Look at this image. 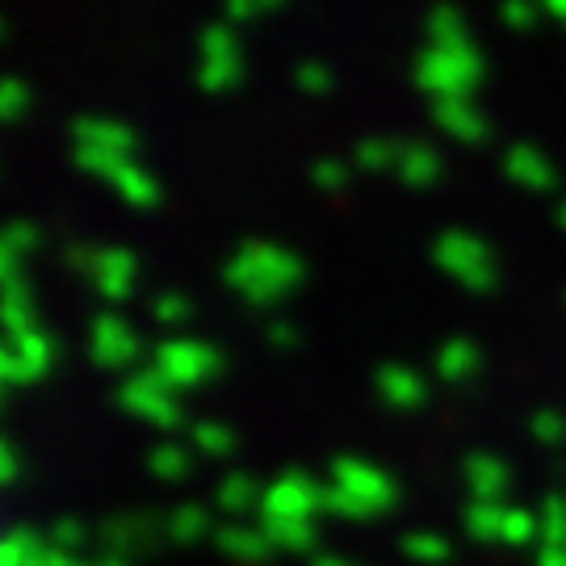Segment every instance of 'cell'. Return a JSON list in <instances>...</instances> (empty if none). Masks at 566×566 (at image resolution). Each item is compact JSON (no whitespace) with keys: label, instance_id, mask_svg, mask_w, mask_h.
Segmentation results:
<instances>
[{"label":"cell","instance_id":"6da1fadb","mask_svg":"<svg viewBox=\"0 0 566 566\" xmlns=\"http://www.w3.org/2000/svg\"><path fill=\"white\" fill-rule=\"evenodd\" d=\"M223 282L252 306L282 303L294 285L303 282V261L282 243L248 240L235 248V256L223 264Z\"/></svg>","mask_w":566,"mask_h":566},{"label":"cell","instance_id":"7a4b0ae2","mask_svg":"<svg viewBox=\"0 0 566 566\" xmlns=\"http://www.w3.org/2000/svg\"><path fill=\"white\" fill-rule=\"evenodd\" d=\"M479 81H483V55L474 46H424L416 55V84L432 102L470 97Z\"/></svg>","mask_w":566,"mask_h":566},{"label":"cell","instance_id":"3957f363","mask_svg":"<svg viewBox=\"0 0 566 566\" xmlns=\"http://www.w3.org/2000/svg\"><path fill=\"white\" fill-rule=\"evenodd\" d=\"M147 369H156L172 390H185V386L210 382V378L223 369V357H219V348H214V344L168 336V340H160L156 348H151Z\"/></svg>","mask_w":566,"mask_h":566},{"label":"cell","instance_id":"277c9868","mask_svg":"<svg viewBox=\"0 0 566 566\" xmlns=\"http://www.w3.org/2000/svg\"><path fill=\"white\" fill-rule=\"evenodd\" d=\"M432 261L446 269L453 282H462L465 290L483 294L491 285L500 282V269H495V256L479 235L470 231H446L432 243Z\"/></svg>","mask_w":566,"mask_h":566},{"label":"cell","instance_id":"5b68a950","mask_svg":"<svg viewBox=\"0 0 566 566\" xmlns=\"http://www.w3.org/2000/svg\"><path fill=\"white\" fill-rule=\"evenodd\" d=\"M118 403L156 428H177L181 424V403L172 395V386L164 382L156 369H130L118 386Z\"/></svg>","mask_w":566,"mask_h":566},{"label":"cell","instance_id":"8992f818","mask_svg":"<svg viewBox=\"0 0 566 566\" xmlns=\"http://www.w3.org/2000/svg\"><path fill=\"white\" fill-rule=\"evenodd\" d=\"M324 512V483H315L306 470H285L282 479L264 486L261 516L277 521H315Z\"/></svg>","mask_w":566,"mask_h":566},{"label":"cell","instance_id":"52a82bcc","mask_svg":"<svg viewBox=\"0 0 566 566\" xmlns=\"http://www.w3.org/2000/svg\"><path fill=\"white\" fill-rule=\"evenodd\" d=\"M332 483L340 486V491H348L353 500H361L374 516L390 512L395 500H399L395 479H390L386 470H378L374 462H361V458H336V462H332Z\"/></svg>","mask_w":566,"mask_h":566},{"label":"cell","instance_id":"ba28073f","mask_svg":"<svg viewBox=\"0 0 566 566\" xmlns=\"http://www.w3.org/2000/svg\"><path fill=\"white\" fill-rule=\"evenodd\" d=\"M88 357L102 369H130L135 357H139L135 327L118 319V315H109V311L93 315V324H88Z\"/></svg>","mask_w":566,"mask_h":566},{"label":"cell","instance_id":"9c48e42d","mask_svg":"<svg viewBox=\"0 0 566 566\" xmlns=\"http://www.w3.org/2000/svg\"><path fill=\"white\" fill-rule=\"evenodd\" d=\"M84 277L93 282V290L102 294L105 303H122L135 290L139 261H135V252H126L118 243H105V248H93V261L84 269Z\"/></svg>","mask_w":566,"mask_h":566},{"label":"cell","instance_id":"30bf717a","mask_svg":"<svg viewBox=\"0 0 566 566\" xmlns=\"http://www.w3.org/2000/svg\"><path fill=\"white\" fill-rule=\"evenodd\" d=\"M214 546H219L223 558H231V563H240V566H261L264 558L273 554V542H269V533L261 528V521H256V525H248V521H227V525H219V533H214Z\"/></svg>","mask_w":566,"mask_h":566},{"label":"cell","instance_id":"8fae6325","mask_svg":"<svg viewBox=\"0 0 566 566\" xmlns=\"http://www.w3.org/2000/svg\"><path fill=\"white\" fill-rule=\"evenodd\" d=\"M72 139H76V147H102V151L130 156V147L139 143V135L118 118H105V114H81V118L72 122Z\"/></svg>","mask_w":566,"mask_h":566},{"label":"cell","instance_id":"7c38bea8","mask_svg":"<svg viewBox=\"0 0 566 566\" xmlns=\"http://www.w3.org/2000/svg\"><path fill=\"white\" fill-rule=\"evenodd\" d=\"M462 479L474 500H483V504H504V491H507V483H512V470H507V462L504 458H495V453H470V458L462 462Z\"/></svg>","mask_w":566,"mask_h":566},{"label":"cell","instance_id":"4fadbf2b","mask_svg":"<svg viewBox=\"0 0 566 566\" xmlns=\"http://www.w3.org/2000/svg\"><path fill=\"white\" fill-rule=\"evenodd\" d=\"M374 386H378V399H382L386 407H395V411H416V407H424L428 386L411 365H382Z\"/></svg>","mask_w":566,"mask_h":566},{"label":"cell","instance_id":"5bb4252c","mask_svg":"<svg viewBox=\"0 0 566 566\" xmlns=\"http://www.w3.org/2000/svg\"><path fill=\"white\" fill-rule=\"evenodd\" d=\"M432 122L446 130L449 139H458V143H483L486 139V118L479 114V105L470 102V97L432 102Z\"/></svg>","mask_w":566,"mask_h":566},{"label":"cell","instance_id":"9a60e30c","mask_svg":"<svg viewBox=\"0 0 566 566\" xmlns=\"http://www.w3.org/2000/svg\"><path fill=\"white\" fill-rule=\"evenodd\" d=\"M504 172L512 177L516 185H525V189H549L554 185V164L542 147H533V143H512L504 156Z\"/></svg>","mask_w":566,"mask_h":566},{"label":"cell","instance_id":"2e32d148","mask_svg":"<svg viewBox=\"0 0 566 566\" xmlns=\"http://www.w3.org/2000/svg\"><path fill=\"white\" fill-rule=\"evenodd\" d=\"M261 500H264V486L248 474V470H231V474H223L219 479V486H214V507L223 512V516H231V521H240L243 512H261Z\"/></svg>","mask_w":566,"mask_h":566},{"label":"cell","instance_id":"e0dca14e","mask_svg":"<svg viewBox=\"0 0 566 566\" xmlns=\"http://www.w3.org/2000/svg\"><path fill=\"white\" fill-rule=\"evenodd\" d=\"M479 365H483V353H479V344L465 340V336H449L437 348V378L441 382H465V378L479 374Z\"/></svg>","mask_w":566,"mask_h":566},{"label":"cell","instance_id":"ac0fdd59","mask_svg":"<svg viewBox=\"0 0 566 566\" xmlns=\"http://www.w3.org/2000/svg\"><path fill=\"white\" fill-rule=\"evenodd\" d=\"M164 533H168L172 546H198L202 537H214L219 528H214V521H210V512L202 504H177L164 521Z\"/></svg>","mask_w":566,"mask_h":566},{"label":"cell","instance_id":"d6986e66","mask_svg":"<svg viewBox=\"0 0 566 566\" xmlns=\"http://www.w3.org/2000/svg\"><path fill=\"white\" fill-rule=\"evenodd\" d=\"M395 177H399L403 185L424 189V185H432L437 177H441V151L428 147V143H403V156H399Z\"/></svg>","mask_w":566,"mask_h":566},{"label":"cell","instance_id":"ffe728a7","mask_svg":"<svg viewBox=\"0 0 566 566\" xmlns=\"http://www.w3.org/2000/svg\"><path fill=\"white\" fill-rule=\"evenodd\" d=\"M424 34H428V46H474V42H470V25H465V18L453 4L428 9Z\"/></svg>","mask_w":566,"mask_h":566},{"label":"cell","instance_id":"44dd1931","mask_svg":"<svg viewBox=\"0 0 566 566\" xmlns=\"http://www.w3.org/2000/svg\"><path fill=\"white\" fill-rule=\"evenodd\" d=\"M261 528L269 533L273 549H282V554H311V549H315V537H319L315 521H277V516H261Z\"/></svg>","mask_w":566,"mask_h":566},{"label":"cell","instance_id":"7402d4cb","mask_svg":"<svg viewBox=\"0 0 566 566\" xmlns=\"http://www.w3.org/2000/svg\"><path fill=\"white\" fill-rule=\"evenodd\" d=\"M114 189H118V198L126 206H139V210H147V206L160 202V185H156V177L147 172V168H139V164H122L118 172H114Z\"/></svg>","mask_w":566,"mask_h":566},{"label":"cell","instance_id":"603a6c76","mask_svg":"<svg viewBox=\"0 0 566 566\" xmlns=\"http://www.w3.org/2000/svg\"><path fill=\"white\" fill-rule=\"evenodd\" d=\"M9 348L18 353L21 369H25V382H34V378H42V374L51 369V336H46L42 327H30V332H21V336H9Z\"/></svg>","mask_w":566,"mask_h":566},{"label":"cell","instance_id":"cb8c5ba5","mask_svg":"<svg viewBox=\"0 0 566 566\" xmlns=\"http://www.w3.org/2000/svg\"><path fill=\"white\" fill-rule=\"evenodd\" d=\"M147 516H130V512H122V516H109L102 525V537H105V549L109 554H118V558H126L130 549L143 546V537H147Z\"/></svg>","mask_w":566,"mask_h":566},{"label":"cell","instance_id":"d4e9b609","mask_svg":"<svg viewBox=\"0 0 566 566\" xmlns=\"http://www.w3.org/2000/svg\"><path fill=\"white\" fill-rule=\"evenodd\" d=\"M504 516H507V504H483V500L465 504L462 512L465 533L474 542H504Z\"/></svg>","mask_w":566,"mask_h":566},{"label":"cell","instance_id":"484cf974","mask_svg":"<svg viewBox=\"0 0 566 566\" xmlns=\"http://www.w3.org/2000/svg\"><path fill=\"white\" fill-rule=\"evenodd\" d=\"M198 55H202V60L240 63V34H235L227 21H210V25L198 30Z\"/></svg>","mask_w":566,"mask_h":566},{"label":"cell","instance_id":"4316f807","mask_svg":"<svg viewBox=\"0 0 566 566\" xmlns=\"http://www.w3.org/2000/svg\"><path fill=\"white\" fill-rule=\"evenodd\" d=\"M399 156H403V143L395 139H361L353 147V164L365 168V172H395L399 168Z\"/></svg>","mask_w":566,"mask_h":566},{"label":"cell","instance_id":"83f0119b","mask_svg":"<svg viewBox=\"0 0 566 566\" xmlns=\"http://www.w3.org/2000/svg\"><path fill=\"white\" fill-rule=\"evenodd\" d=\"M399 549H403L411 563H446L449 558V537L446 533H432V528H411L407 537H399Z\"/></svg>","mask_w":566,"mask_h":566},{"label":"cell","instance_id":"f1b7e54d","mask_svg":"<svg viewBox=\"0 0 566 566\" xmlns=\"http://www.w3.org/2000/svg\"><path fill=\"white\" fill-rule=\"evenodd\" d=\"M46 546V533H34L25 525H13L9 537L0 542V566H25L39 549Z\"/></svg>","mask_w":566,"mask_h":566},{"label":"cell","instance_id":"f546056e","mask_svg":"<svg viewBox=\"0 0 566 566\" xmlns=\"http://www.w3.org/2000/svg\"><path fill=\"white\" fill-rule=\"evenodd\" d=\"M189 441L198 453L206 458H227L231 449H235V432L223 424V420H198V424L189 428Z\"/></svg>","mask_w":566,"mask_h":566},{"label":"cell","instance_id":"4dcf8cb0","mask_svg":"<svg viewBox=\"0 0 566 566\" xmlns=\"http://www.w3.org/2000/svg\"><path fill=\"white\" fill-rule=\"evenodd\" d=\"M533 542H542V516H537L533 507L507 504V516H504V546H533Z\"/></svg>","mask_w":566,"mask_h":566},{"label":"cell","instance_id":"1f68e13d","mask_svg":"<svg viewBox=\"0 0 566 566\" xmlns=\"http://www.w3.org/2000/svg\"><path fill=\"white\" fill-rule=\"evenodd\" d=\"M147 470L156 479H164V483H177V479H185V470H189V453L177 441H160V446H151V453H147Z\"/></svg>","mask_w":566,"mask_h":566},{"label":"cell","instance_id":"d6a6232c","mask_svg":"<svg viewBox=\"0 0 566 566\" xmlns=\"http://www.w3.org/2000/svg\"><path fill=\"white\" fill-rule=\"evenodd\" d=\"M72 160H76V168H81V172H88V177H105V181H114V172H118L130 156L102 151V147H72Z\"/></svg>","mask_w":566,"mask_h":566},{"label":"cell","instance_id":"836d02e7","mask_svg":"<svg viewBox=\"0 0 566 566\" xmlns=\"http://www.w3.org/2000/svg\"><path fill=\"white\" fill-rule=\"evenodd\" d=\"M240 63H223V60H198V72H193V81L202 84L206 93H223L231 84L240 81Z\"/></svg>","mask_w":566,"mask_h":566},{"label":"cell","instance_id":"e575fe53","mask_svg":"<svg viewBox=\"0 0 566 566\" xmlns=\"http://www.w3.org/2000/svg\"><path fill=\"white\" fill-rule=\"evenodd\" d=\"M537 516H542V546H566V500L563 495H549Z\"/></svg>","mask_w":566,"mask_h":566},{"label":"cell","instance_id":"d590c367","mask_svg":"<svg viewBox=\"0 0 566 566\" xmlns=\"http://www.w3.org/2000/svg\"><path fill=\"white\" fill-rule=\"evenodd\" d=\"M528 432H533L542 446H563L566 441V416L563 411H554V407H542V411H533V416H528Z\"/></svg>","mask_w":566,"mask_h":566},{"label":"cell","instance_id":"8d00e7d4","mask_svg":"<svg viewBox=\"0 0 566 566\" xmlns=\"http://www.w3.org/2000/svg\"><path fill=\"white\" fill-rule=\"evenodd\" d=\"M294 84H298L303 93H311V97H319V93H327V88L336 84V76H332V67H324L319 60H303V63H294Z\"/></svg>","mask_w":566,"mask_h":566},{"label":"cell","instance_id":"74e56055","mask_svg":"<svg viewBox=\"0 0 566 566\" xmlns=\"http://www.w3.org/2000/svg\"><path fill=\"white\" fill-rule=\"evenodd\" d=\"M324 512H332V516H344V521H365V516H374L361 500H353V495H348V491H340L336 483L324 486Z\"/></svg>","mask_w":566,"mask_h":566},{"label":"cell","instance_id":"f35d334b","mask_svg":"<svg viewBox=\"0 0 566 566\" xmlns=\"http://www.w3.org/2000/svg\"><path fill=\"white\" fill-rule=\"evenodd\" d=\"M46 546L63 549V554H81V546H84V525H81V521H72V516H60L55 525L46 528Z\"/></svg>","mask_w":566,"mask_h":566},{"label":"cell","instance_id":"ab89813d","mask_svg":"<svg viewBox=\"0 0 566 566\" xmlns=\"http://www.w3.org/2000/svg\"><path fill=\"white\" fill-rule=\"evenodd\" d=\"M25 248H39V227L25 223V219H13V223L4 227V235H0V252H9V256H18Z\"/></svg>","mask_w":566,"mask_h":566},{"label":"cell","instance_id":"60d3db41","mask_svg":"<svg viewBox=\"0 0 566 566\" xmlns=\"http://www.w3.org/2000/svg\"><path fill=\"white\" fill-rule=\"evenodd\" d=\"M30 109V88H25V81H18V76H9V81H0V118H21Z\"/></svg>","mask_w":566,"mask_h":566},{"label":"cell","instance_id":"b9f144b4","mask_svg":"<svg viewBox=\"0 0 566 566\" xmlns=\"http://www.w3.org/2000/svg\"><path fill=\"white\" fill-rule=\"evenodd\" d=\"M151 319H156V324H185V319H189V303H185V294H156V303H151Z\"/></svg>","mask_w":566,"mask_h":566},{"label":"cell","instance_id":"7bdbcfd3","mask_svg":"<svg viewBox=\"0 0 566 566\" xmlns=\"http://www.w3.org/2000/svg\"><path fill=\"white\" fill-rule=\"evenodd\" d=\"M311 181L319 185V189H327V193H336V189L348 185V164L344 160H319L315 168H311Z\"/></svg>","mask_w":566,"mask_h":566},{"label":"cell","instance_id":"ee69618b","mask_svg":"<svg viewBox=\"0 0 566 566\" xmlns=\"http://www.w3.org/2000/svg\"><path fill=\"white\" fill-rule=\"evenodd\" d=\"M537 18H542V9L528 4V0H504V9H500V21L512 25V30H528Z\"/></svg>","mask_w":566,"mask_h":566},{"label":"cell","instance_id":"f6af8a7d","mask_svg":"<svg viewBox=\"0 0 566 566\" xmlns=\"http://www.w3.org/2000/svg\"><path fill=\"white\" fill-rule=\"evenodd\" d=\"M264 340L273 344V348H294L298 332H294V324H285V319H273V324H264Z\"/></svg>","mask_w":566,"mask_h":566},{"label":"cell","instance_id":"bcb514c9","mask_svg":"<svg viewBox=\"0 0 566 566\" xmlns=\"http://www.w3.org/2000/svg\"><path fill=\"white\" fill-rule=\"evenodd\" d=\"M264 9H273L269 0H227L223 18L227 21H243V18H256V13H264Z\"/></svg>","mask_w":566,"mask_h":566},{"label":"cell","instance_id":"7dc6e473","mask_svg":"<svg viewBox=\"0 0 566 566\" xmlns=\"http://www.w3.org/2000/svg\"><path fill=\"white\" fill-rule=\"evenodd\" d=\"M0 378H4V382H9V386H21V382H25V369H21L18 353H13L9 344L0 348Z\"/></svg>","mask_w":566,"mask_h":566},{"label":"cell","instance_id":"c3c4849f","mask_svg":"<svg viewBox=\"0 0 566 566\" xmlns=\"http://www.w3.org/2000/svg\"><path fill=\"white\" fill-rule=\"evenodd\" d=\"M72 558H81V554H63V549H55V546H42L25 566H72Z\"/></svg>","mask_w":566,"mask_h":566},{"label":"cell","instance_id":"681fc988","mask_svg":"<svg viewBox=\"0 0 566 566\" xmlns=\"http://www.w3.org/2000/svg\"><path fill=\"white\" fill-rule=\"evenodd\" d=\"M0 479L4 483L18 479V449H13V441H0Z\"/></svg>","mask_w":566,"mask_h":566},{"label":"cell","instance_id":"f907efd6","mask_svg":"<svg viewBox=\"0 0 566 566\" xmlns=\"http://www.w3.org/2000/svg\"><path fill=\"white\" fill-rule=\"evenodd\" d=\"M533 566H566V546H537Z\"/></svg>","mask_w":566,"mask_h":566},{"label":"cell","instance_id":"816d5d0a","mask_svg":"<svg viewBox=\"0 0 566 566\" xmlns=\"http://www.w3.org/2000/svg\"><path fill=\"white\" fill-rule=\"evenodd\" d=\"M311 566H353V563H344V558H332V554H315V558H311Z\"/></svg>","mask_w":566,"mask_h":566},{"label":"cell","instance_id":"f5cc1de1","mask_svg":"<svg viewBox=\"0 0 566 566\" xmlns=\"http://www.w3.org/2000/svg\"><path fill=\"white\" fill-rule=\"evenodd\" d=\"M546 13H549V18L566 21V0H549V4H546Z\"/></svg>","mask_w":566,"mask_h":566},{"label":"cell","instance_id":"db71d44e","mask_svg":"<svg viewBox=\"0 0 566 566\" xmlns=\"http://www.w3.org/2000/svg\"><path fill=\"white\" fill-rule=\"evenodd\" d=\"M97 566H130V558H118V554H105V558H97Z\"/></svg>","mask_w":566,"mask_h":566},{"label":"cell","instance_id":"11a10c76","mask_svg":"<svg viewBox=\"0 0 566 566\" xmlns=\"http://www.w3.org/2000/svg\"><path fill=\"white\" fill-rule=\"evenodd\" d=\"M558 227H566V198L558 202Z\"/></svg>","mask_w":566,"mask_h":566}]
</instances>
